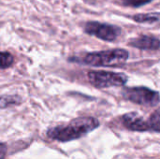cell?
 <instances>
[{"mask_svg": "<svg viewBox=\"0 0 160 159\" xmlns=\"http://www.w3.org/2000/svg\"><path fill=\"white\" fill-rule=\"evenodd\" d=\"M153 0H121V4L125 7H140L144 5L151 3Z\"/></svg>", "mask_w": 160, "mask_h": 159, "instance_id": "7c38bea8", "label": "cell"}, {"mask_svg": "<svg viewBox=\"0 0 160 159\" xmlns=\"http://www.w3.org/2000/svg\"><path fill=\"white\" fill-rule=\"evenodd\" d=\"M147 121L149 131L160 132V111H156L155 112H153Z\"/></svg>", "mask_w": 160, "mask_h": 159, "instance_id": "30bf717a", "label": "cell"}, {"mask_svg": "<svg viewBox=\"0 0 160 159\" xmlns=\"http://www.w3.org/2000/svg\"><path fill=\"white\" fill-rule=\"evenodd\" d=\"M128 45L144 51H158L160 49V39L155 37L142 35L131 38L128 41Z\"/></svg>", "mask_w": 160, "mask_h": 159, "instance_id": "52a82bcc", "label": "cell"}, {"mask_svg": "<svg viewBox=\"0 0 160 159\" xmlns=\"http://www.w3.org/2000/svg\"><path fill=\"white\" fill-rule=\"evenodd\" d=\"M123 125L132 131H149L148 121L137 112H128L122 117Z\"/></svg>", "mask_w": 160, "mask_h": 159, "instance_id": "8992f818", "label": "cell"}, {"mask_svg": "<svg viewBox=\"0 0 160 159\" xmlns=\"http://www.w3.org/2000/svg\"><path fill=\"white\" fill-rule=\"evenodd\" d=\"M129 57L128 51L125 49H112L100 52H94L85 54L82 58L72 57L69 60L91 67H121L127 63Z\"/></svg>", "mask_w": 160, "mask_h": 159, "instance_id": "7a4b0ae2", "label": "cell"}, {"mask_svg": "<svg viewBox=\"0 0 160 159\" xmlns=\"http://www.w3.org/2000/svg\"><path fill=\"white\" fill-rule=\"evenodd\" d=\"M14 58L11 53L8 52H0V69L8 68L13 65Z\"/></svg>", "mask_w": 160, "mask_h": 159, "instance_id": "8fae6325", "label": "cell"}, {"mask_svg": "<svg viewBox=\"0 0 160 159\" xmlns=\"http://www.w3.org/2000/svg\"><path fill=\"white\" fill-rule=\"evenodd\" d=\"M131 19L139 23H154L160 20L159 12H152V13H139L135 14L131 17Z\"/></svg>", "mask_w": 160, "mask_h": 159, "instance_id": "ba28073f", "label": "cell"}, {"mask_svg": "<svg viewBox=\"0 0 160 159\" xmlns=\"http://www.w3.org/2000/svg\"><path fill=\"white\" fill-rule=\"evenodd\" d=\"M98 127L99 122L94 117H78L73 119L67 126H58L50 128L47 132V136L52 140L66 142L80 139Z\"/></svg>", "mask_w": 160, "mask_h": 159, "instance_id": "6da1fadb", "label": "cell"}, {"mask_svg": "<svg viewBox=\"0 0 160 159\" xmlns=\"http://www.w3.org/2000/svg\"><path fill=\"white\" fill-rule=\"evenodd\" d=\"M83 29L86 34L109 42L114 41L121 35L122 31L121 28L117 25L95 21L87 22Z\"/></svg>", "mask_w": 160, "mask_h": 159, "instance_id": "5b68a950", "label": "cell"}, {"mask_svg": "<svg viewBox=\"0 0 160 159\" xmlns=\"http://www.w3.org/2000/svg\"><path fill=\"white\" fill-rule=\"evenodd\" d=\"M22 97L19 96H0V110L22 103Z\"/></svg>", "mask_w": 160, "mask_h": 159, "instance_id": "9c48e42d", "label": "cell"}, {"mask_svg": "<svg viewBox=\"0 0 160 159\" xmlns=\"http://www.w3.org/2000/svg\"><path fill=\"white\" fill-rule=\"evenodd\" d=\"M87 78L91 85L98 89L124 86L128 81V77L125 73L106 70H91L88 72Z\"/></svg>", "mask_w": 160, "mask_h": 159, "instance_id": "3957f363", "label": "cell"}, {"mask_svg": "<svg viewBox=\"0 0 160 159\" xmlns=\"http://www.w3.org/2000/svg\"><path fill=\"white\" fill-rule=\"evenodd\" d=\"M7 154V146L6 144L0 142V159H4Z\"/></svg>", "mask_w": 160, "mask_h": 159, "instance_id": "4fadbf2b", "label": "cell"}, {"mask_svg": "<svg viewBox=\"0 0 160 159\" xmlns=\"http://www.w3.org/2000/svg\"><path fill=\"white\" fill-rule=\"evenodd\" d=\"M122 96L128 101L147 107L157 106L160 101L159 93L145 86L125 87L122 90Z\"/></svg>", "mask_w": 160, "mask_h": 159, "instance_id": "277c9868", "label": "cell"}]
</instances>
